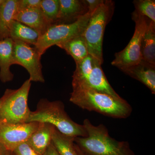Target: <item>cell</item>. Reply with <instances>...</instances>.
Masks as SVG:
<instances>
[{
  "label": "cell",
  "instance_id": "cell-1",
  "mask_svg": "<svg viewBox=\"0 0 155 155\" xmlns=\"http://www.w3.org/2000/svg\"><path fill=\"white\" fill-rule=\"evenodd\" d=\"M83 125L87 136L75 137L74 143L84 155H135L127 142L118 141L111 137L103 124L94 126L85 119Z\"/></svg>",
  "mask_w": 155,
  "mask_h": 155
},
{
  "label": "cell",
  "instance_id": "cell-2",
  "mask_svg": "<svg viewBox=\"0 0 155 155\" xmlns=\"http://www.w3.org/2000/svg\"><path fill=\"white\" fill-rule=\"evenodd\" d=\"M69 101L83 110L116 119H126L132 111L130 105L123 98L118 99L89 88L72 90Z\"/></svg>",
  "mask_w": 155,
  "mask_h": 155
},
{
  "label": "cell",
  "instance_id": "cell-3",
  "mask_svg": "<svg viewBox=\"0 0 155 155\" xmlns=\"http://www.w3.org/2000/svg\"><path fill=\"white\" fill-rule=\"evenodd\" d=\"M49 123L61 133L68 136L86 137L87 133L83 125L78 124L68 116L64 103L51 101L47 99L40 100L36 110L31 111L27 122Z\"/></svg>",
  "mask_w": 155,
  "mask_h": 155
},
{
  "label": "cell",
  "instance_id": "cell-4",
  "mask_svg": "<svg viewBox=\"0 0 155 155\" xmlns=\"http://www.w3.org/2000/svg\"><path fill=\"white\" fill-rule=\"evenodd\" d=\"M102 64L90 54L76 63V68L72 76V90L91 89L122 99L108 81L102 69Z\"/></svg>",
  "mask_w": 155,
  "mask_h": 155
},
{
  "label": "cell",
  "instance_id": "cell-5",
  "mask_svg": "<svg viewBox=\"0 0 155 155\" xmlns=\"http://www.w3.org/2000/svg\"><path fill=\"white\" fill-rule=\"evenodd\" d=\"M31 84V81L28 79L17 89L6 90L0 98V123H27L31 111L28 104Z\"/></svg>",
  "mask_w": 155,
  "mask_h": 155
},
{
  "label": "cell",
  "instance_id": "cell-6",
  "mask_svg": "<svg viewBox=\"0 0 155 155\" xmlns=\"http://www.w3.org/2000/svg\"><path fill=\"white\" fill-rule=\"evenodd\" d=\"M115 3L111 0L104 2L91 15L82 36L85 39L89 54L103 64V41L106 25L114 14Z\"/></svg>",
  "mask_w": 155,
  "mask_h": 155
},
{
  "label": "cell",
  "instance_id": "cell-7",
  "mask_svg": "<svg viewBox=\"0 0 155 155\" xmlns=\"http://www.w3.org/2000/svg\"><path fill=\"white\" fill-rule=\"evenodd\" d=\"M91 15L87 13L72 23L51 24L40 35L35 48L42 56L52 46L57 45L73 38L82 35Z\"/></svg>",
  "mask_w": 155,
  "mask_h": 155
},
{
  "label": "cell",
  "instance_id": "cell-8",
  "mask_svg": "<svg viewBox=\"0 0 155 155\" xmlns=\"http://www.w3.org/2000/svg\"><path fill=\"white\" fill-rule=\"evenodd\" d=\"M132 18L135 23L133 36L125 49L115 54V59L111 63L119 69L137 64L142 60V38L150 19L135 10L132 13Z\"/></svg>",
  "mask_w": 155,
  "mask_h": 155
},
{
  "label": "cell",
  "instance_id": "cell-9",
  "mask_svg": "<svg viewBox=\"0 0 155 155\" xmlns=\"http://www.w3.org/2000/svg\"><path fill=\"white\" fill-rule=\"evenodd\" d=\"M41 56L35 47L19 41H14V64L24 67L29 74L31 81L44 83L41 63Z\"/></svg>",
  "mask_w": 155,
  "mask_h": 155
},
{
  "label": "cell",
  "instance_id": "cell-10",
  "mask_svg": "<svg viewBox=\"0 0 155 155\" xmlns=\"http://www.w3.org/2000/svg\"><path fill=\"white\" fill-rule=\"evenodd\" d=\"M39 125L38 122L20 124L0 123V144L8 151L12 152L17 146L26 141Z\"/></svg>",
  "mask_w": 155,
  "mask_h": 155
},
{
  "label": "cell",
  "instance_id": "cell-11",
  "mask_svg": "<svg viewBox=\"0 0 155 155\" xmlns=\"http://www.w3.org/2000/svg\"><path fill=\"white\" fill-rule=\"evenodd\" d=\"M60 7L56 23H71L88 13L85 0H59Z\"/></svg>",
  "mask_w": 155,
  "mask_h": 155
},
{
  "label": "cell",
  "instance_id": "cell-12",
  "mask_svg": "<svg viewBox=\"0 0 155 155\" xmlns=\"http://www.w3.org/2000/svg\"><path fill=\"white\" fill-rule=\"evenodd\" d=\"M120 70L141 82L155 94V65L142 60L137 64Z\"/></svg>",
  "mask_w": 155,
  "mask_h": 155
},
{
  "label": "cell",
  "instance_id": "cell-13",
  "mask_svg": "<svg viewBox=\"0 0 155 155\" xmlns=\"http://www.w3.org/2000/svg\"><path fill=\"white\" fill-rule=\"evenodd\" d=\"M55 128L49 123H40L38 128L26 142L35 151L43 155L52 142L53 134Z\"/></svg>",
  "mask_w": 155,
  "mask_h": 155
},
{
  "label": "cell",
  "instance_id": "cell-14",
  "mask_svg": "<svg viewBox=\"0 0 155 155\" xmlns=\"http://www.w3.org/2000/svg\"><path fill=\"white\" fill-rule=\"evenodd\" d=\"M14 41L10 38L0 40V80L3 83L13 80L10 70L14 63Z\"/></svg>",
  "mask_w": 155,
  "mask_h": 155
},
{
  "label": "cell",
  "instance_id": "cell-15",
  "mask_svg": "<svg viewBox=\"0 0 155 155\" xmlns=\"http://www.w3.org/2000/svg\"><path fill=\"white\" fill-rule=\"evenodd\" d=\"M14 20L33 28L38 31L41 35L51 25L45 18L40 8L18 11Z\"/></svg>",
  "mask_w": 155,
  "mask_h": 155
},
{
  "label": "cell",
  "instance_id": "cell-16",
  "mask_svg": "<svg viewBox=\"0 0 155 155\" xmlns=\"http://www.w3.org/2000/svg\"><path fill=\"white\" fill-rule=\"evenodd\" d=\"M18 12V0H5L0 6V40L9 38L11 24Z\"/></svg>",
  "mask_w": 155,
  "mask_h": 155
},
{
  "label": "cell",
  "instance_id": "cell-17",
  "mask_svg": "<svg viewBox=\"0 0 155 155\" xmlns=\"http://www.w3.org/2000/svg\"><path fill=\"white\" fill-rule=\"evenodd\" d=\"M41 35L38 31L27 25L14 20L11 24L9 38L29 45H35Z\"/></svg>",
  "mask_w": 155,
  "mask_h": 155
},
{
  "label": "cell",
  "instance_id": "cell-18",
  "mask_svg": "<svg viewBox=\"0 0 155 155\" xmlns=\"http://www.w3.org/2000/svg\"><path fill=\"white\" fill-rule=\"evenodd\" d=\"M142 60L155 65V22L150 20L141 42Z\"/></svg>",
  "mask_w": 155,
  "mask_h": 155
},
{
  "label": "cell",
  "instance_id": "cell-19",
  "mask_svg": "<svg viewBox=\"0 0 155 155\" xmlns=\"http://www.w3.org/2000/svg\"><path fill=\"white\" fill-rule=\"evenodd\" d=\"M57 46L65 50L73 58L75 63L81 61L89 54L86 41L82 35L73 38Z\"/></svg>",
  "mask_w": 155,
  "mask_h": 155
},
{
  "label": "cell",
  "instance_id": "cell-20",
  "mask_svg": "<svg viewBox=\"0 0 155 155\" xmlns=\"http://www.w3.org/2000/svg\"><path fill=\"white\" fill-rule=\"evenodd\" d=\"M74 138L64 135L55 128L53 134L52 143L61 155H78L74 146Z\"/></svg>",
  "mask_w": 155,
  "mask_h": 155
},
{
  "label": "cell",
  "instance_id": "cell-21",
  "mask_svg": "<svg viewBox=\"0 0 155 155\" xmlns=\"http://www.w3.org/2000/svg\"><path fill=\"white\" fill-rule=\"evenodd\" d=\"M59 7V0H41L40 9L50 25L57 22Z\"/></svg>",
  "mask_w": 155,
  "mask_h": 155
},
{
  "label": "cell",
  "instance_id": "cell-22",
  "mask_svg": "<svg viewBox=\"0 0 155 155\" xmlns=\"http://www.w3.org/2000/svg\"><path fill=\"white\" fill-rule=\"evenodd\" d=\"M133 4L136 11L155 22V0H135Z\"/></svg>",
  "mask_w": 155,
  "mask_h": 155
},
{
  "label": "cell",
  "instance_id": "cell-23",
  "mask_svg": "<svg viewBox=\"0 0 155 155\" xmlns=\"http://www.w3.org/2000/svg\"><path fill=\"white\" fill-rule=\"evenodd\" d=\"M11 152L13 155H42L35 151L26 141L17 146Z\"/></svg>",
  "mask_w": 155,
  "mask_h": 155
},
{
  "label": "cell",
  "instance_id": "cell-24",
  "mask_svg": "<svg viewBox=\"0 0 155 155\" xmlns=\"http://www.w3.org/2000/svg\"><path fill=\"white\" fill-rule=\"evenodd\" d=\"M41 0H18V11L40 8Z\"/></svg>",
  "mask_w": 155,
  "mask_h": 155
},
{
  "label": "cell",
  "instance_id": "cell-25",
  "mask_svg": "<svg viewBox=\"0 0 155 155\" xmlns=\"http://www.w3.org/2000/svg\"><path fill=\"white\" fill-rule=\"evenodd\" d=\"M85 1L88 8V13L91 15L104 2V0H85Z\"/></svg>",
  "mask_w": 155,
  "mask_h": 155
},
{
  "label": "cell",
  "instance_id": "cell-26",
  "mask_svg": "<svg viewBox=\"0 0 155 155\" xmlns=\"http://www.w3.org/2000/svg\"><path fill=\"white\" fill-rule=\"evenodd\" d=\"M43 155H61L58 152L54 146L52 142L46 151Z\"/></svg>",
  "mask_w": 155,
  "mask_h": 155
},
{
  "label": "cell",
  "instance_id": "cell-27",
  "mask_svg": "<svg viewBox=\"0 0 155 155\" xmlns=\"http://www.w3.org/2000/svg\"><path fill=\"white\" fill-rule=\"evenodd\" d=\"M8 152L2 145L0 144V155H7Z\"/></svg>",
  "mask_w": 155,
  "mask_h": 155
},
{
  "label": "cell",
  "instance_id": "cell-28",
  "mask_svg": "<svg viewBox=\"0 0 155 155\" xmlns=\"http://www.w3.org/2000/svg\"><path fill=\"white\" fill-rule=\"evenodd\" d=\"M74 146H75V150H76V152H77L78 155H84L81 152V151L79 149V148L75 144V143H74Z\"/></svg>",
  "mask_w": 155,
  "mask_h": 155
},
{
  "label": "cell",
  "instance_id": "cell-29",
  "mask_svg": "<svg viewBox=\"0 0 155 155\" xmlns=\"http://www.w3.org/2000/svg\"><path fill=\"white\" fill-rule=\"evenodd\" d=\"M5 0H0V6L3 4V3L4 2Z\"/></svg>",
  "mask_w": 155,
  "mask_h": 155
},
{
  "label": "cell",
  "instance_id": "cell-30",
  "mask_svg": "<svg viewBox=\"0 0 155 155\" xmlns=\"http://www.w3.org/2000/svg\"><path fill=\"white\" fill-rule=\"evenodd\" d=\"M7 155H13V154H12V152H8V153H7Z\"/></svg>",
  "mask_w": 155,
  "mask_h": 155
}]
</instances>
